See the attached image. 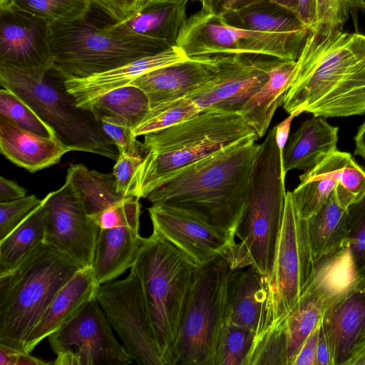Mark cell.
I'll return each instance as SVG.
<instances>
[{
    "label": "cell",
    "instance_id": "6f0895ef",
    "mask_svg": "<svg viewBox=\"0 0 365 365\" xmlns=\"http://www.w3.org/2000/svg\"><path fill=\"white\" fill-rule=\"evenodd\" d=\"M260 1L262 0H232L228 10H239Z\"/></svg>",
    "mask_w": 365,
    "mask_h": 365
},
{
    "label": "cell",
    "instance_id": "74e56055",
    "mask_svg": "<svg viewBox=\"0 0 365 365\" xmlns=\"http://www.w3.org/2000/svg\"><path fill=\"white\" fill-rule=\"evenodd\" d=\"M200 112L188 98L184 97L151 109L146 118L133 133L135 137L145 135L183 122Z\"/></svg>",
    "mask_w": 365,
    "mask_h": 365
},
{
    "label": "cell",
    "instance_id": "d6986e66",
    "mask_svg": "<svg viewBox=\"0 0 365 365\" xmlns=\"http://www.w3.org/2000/svg\"><path fill=\"white\" fill-rule=\"evenodd\" d=\"M233 55L190 57L148 72L129 85L147 96L150 110L186 97L215 77Z\"/></svg>",
    "mask_w": 365,
    "mask_h": 365
},
{
    "label": "cell",
    "instance_id": "52a82bcc",
    "mask_svg": "<svg viewBox=\"0 0 365 365\" xmlns=\"http://www.w3.org/2000/svg\"><path fill=\"white\" fill-rule=\"evenodd\" d=\"M64 81L53 66L40 69L0 66L1 88L27 103L68 152L91 153L116 160L118 148L91 111L76 104Z\"/></svg>",
    "mask_w": 365,
    "mask_h": 365
},
{
    "label": "cell",
    "instance_id": "6da1fadb",
    "mask_svg": "<svg viewBox=\"0 0 365 365\" xmlns=\"http://www.w3.org/2000/svg\"><path fill=\"white\" fill-rule=\"evenodd\" d=\"M296 61L283 103L289 114L329 118L365 113V34L312 30Z\"/></svg>",
    "mask_w": 365,
    "mask_h": 365
},
{
    "label": "cell",
    "instance_id": "5b68a950",
    "mask_svg": "<svg viewBox=\"0 0 365 365\" xmlns=\"http://www.w3.org/2000/svg\"><path fill=\"white\" fill-rule=\"evenodd\" d=\"M50 28L53 66L65 80L110 71L173 46L123 22L106 23L91 14V8L81 19Z\"/></svg>",
    "mask_w": 365,
    "mask_h": 365
},
{
    "label": "cell",
    "instance_id": "cb8c5ba5",
    "mask_svg": "<svg viewBox=\"0 0 365 365\" xmlns=\"http://www.w3.org/2000/svg\"><path fill=\"white\" fill-rule=\"evenodd\" d=\"M100 284L92 267L81 268L60 289L26 339L31 353L45 338L59 329L86 302L96 298Z\"/></svg>",
    "mask_w": 365,
    "mask_h": 365
},
{
    "label": "cell",
    "instance_id": "277c9868",
    "mask_svg": "<svg viewBox=\"0 0 365 365\" xmlns=\"http://www.w3.org/2000/svg\"><path fill=\"white\" fill-rule=\"evenodd\" d=\"M285 175L273 128L253 162L245 209L235 233L240 242L223 255L231 269L252 267L270 277L284 219Z\"/></svg>",
    "mask_w": 365,
    "mask_h": 365
},
{
    "label": "cell",
    "instance_id": "be15d7a7",
    "mask_svg": "<svg viewBox=\"0 0 365 365\" xmlns=\"http://www.w3.org/2000/svg\"><path fill=\"white\" fill-rule=\"evenodd\" d=\"M183 1H186L187 3H188L191 0H183Z\"/></svg>",
    "mask_w": 365,
    "mask_h": 365
},
{
    "label": "cell",
    "instance_id": "680465c9",
    "mask_svg": "<svg viewBox=\"0 0 365 365\" xmlns=\"http://www.w3.org/2000/svg\"><path fill=\"white\" fill-rule=\"evenodd\" d=\"M294 12L298 16V1L297 0H272Z\"/></svg>",
    "mask_w": 365,
    "mask_h": 365
},
{
    "label": "cell",
    "instance_id": "f6af8a7d",
    "mask_svg": "<svg viewBox=\"0 0 365 365\" xmlns=\"http://www.w3.org/2000/svg\"><path fill=\"white\" fill-rule=\"evenodd\" d=\"M143 158L119 153L113 168L117 191L124 197H128V191L135 173Z\"/></svg>",
    "mask_w": 365,
    "mask_h": 365
},
{
    "label": "cell",
    "instance_id": "2e32d148",
    "mask_svg": "<svg viewBox=\"0 0 365 365\" xmlns=\"http://www.w3.org/2000/svg\"><path fill=\"white\" fill-rule=\"evenodd\" d=\"M148 212L153 230L185 253L197 266L224 255L236 244L235 235L176 208L152 204Z\"/></svg>",
    "mask_w": 365,
    "mask_h": 365
},
{
    "label": "cell",
    "instance_id": "60d3db41",
    "mask_svg": "<svg viewBox=\"0 0 365 365\" xmlns=\"http://www.w3.org/2000/svg\"><path fill=\"white\" fill-rule=\"evenodd\" d=\"M354 0H316L314 29H342L350 14L357 11Z\"/></svg>",
    "mask_w": 365,
    "mask_h": 365
},
{
    "label": "cell",
    "instance_id": "ba28073f",
    "mask_svg": "<svg viewBox=\"0 0 365 365\" xmlns=\"http://www.w3.org/2000/svg\"><path fill=\"white\" fill-rule=\"evenodd\" d=\"M82 267L43 242L11 272L0 275V344L23 350L48 306Z\"/></svg>",
    "mask_w": 365,
    "mask_h": 365
},
{
    "label": "cell",
    "instance_id": "83f0119b",
    "mask_svg": "<svg viewBox=\"0 0 365 365\" xmlns=\"http://www.w3.org/2000/svg\"><path fill=\"white\" fill-rule=\"evenodd\" d=\"M337 150L312 170L299 176L300 183L292 192L299 216L308 219L317 213L338 185L350 157Z\"/></svg>",
    "mask_w": 365,
    "mask_h": 365
},
{
    "label": "cell",
    "instance_id": "681fc988",
    "mask_svg": "<svg viewBox=\"0 0 365 365\" xmlns=\"http://www.w3.org/2000/svg\"><path fill=\"white\" fill-rule=\"evenodd\" d=\"M27 190L15 182L0 177V202L12 201L26 196Z\"/></svg>",
    "mask_w": 365,
    "mask_h": 365
},
{
    "label": "cell",
    "instance_id": "8d00e7d4",
    "mask_svg": "<svg viewBox=\"0 0 365 365\" xmlns=\"http://www.w3.org/2000/svg\"><path fill=\"white\" fill-rule=\"evenodd\" d=\"M0 116L29 132L56 139L53 130L41 120L27 103L14 92L4 88L0 89Z\"/></svg>",
    "mask_w": 365,
    "mask_h": 365
},
{
    "label": "cell",
    "instance_id": "91938a15",
    "mask_svg": "<svg viewBox=\"0 0 365 365\" xmlns=\"http://www.w3.org/2000/svg\"><path fill=\"white\" fill-rule=\"evenodd\" d=\"M357 286L365 289V265L358 272Z\"/></svg>",
    "mask_w": 365,
    "mask_h": 365
},
{
    "label": "cell",
    "instance_id": "816d5d0a",
    "mask_svg": "<svg viewBox=\"0 0 365 365\" xmlns=\"http://www.w3.org/2000/svg\"><path fill=\"white\" fill-rule=\"evenodd\" d=\"M300 113L297 111L290 113L285 120L274 127L276 142L282 156L284 149L287 145L292 121Z\"/></svg>",
    "mask_w": 365,
    "mask_h": 365
},
{
    "label": "cell",
    "instance_id": "7a4b0ae2",
    "mask_svg": "<svg viewBox=\"0 0 365 365\" xmlns=\"http://www.w3.org/2000/svg\"><path fill=\"white\" fill-rule=\"evenodd\" d=\"M258 139L247 137L187 166L147 199L235 235L246 206L250 172L260 146Z\"/></svg>",
    "mask_w": 365,
    "mask_h": 365
},
{
    "label": "cell",
    "instance_id": "7c38bea8",
    "mask_svg": "<svg viewBox=\"0 0 365 365\" xmlns=\"http://www.w3.org/2000/svg\"><path fill=\"white\" fill-rule=\"evenodd\" d=\"M55 365H128L134 361L115 339L94 298L48 337Z\"/></svg>",
    "mask_w": 365,
    "mask_h": 365
},
{
    "label": "cell",
    "instance_id": "d6a6232c",
    "mask_svg": "<svg viewBox=\"0 0 365 365\" xmlns=\"http://www.w3.org/2000/svg\"><path fill=\"white\" fill-rule=\"evenodd\" d=\"M66 179L91 217L129 197L118 192L113 173H100L83 164H72L67 170Z\"/></svg>",
    "mask_w": 365,
    "mask_h": 365
},
{
    "label": "cell",
    "instance_id": "6125c7cd",
    "mask_svg": "<svg viewBox=\"0 0 365 365\" xmlns=\"http://www.w3.org/2000/svg\"><path fill=\"white\" fill-rule=\"evenodd\" d=\"M9 0H0V8L5 7L8 5Z\"/></svg>",
    "mask_w": 365,
    "mask_h": 365
},
{
    "label": "cell",
    "instance_id": "f5cc1de1",
    "mask_svg": "<svg viewBox=\"0 0 365 365\" xmlns=\"http://www.w3.org/2000/svg\"><path fill=\"white\" fill-rule=\"evenodd\" d=\"M316 365H331L329 346L321 324L317 342Z\"/></svg>",
    "mask_w": 365,
    "mask_h": 365
},
{
    "label": "cell",
    "instance_id": "db71d44e",
    "mask_svg": "<svg viewBox=\"0 0 365 365\" xmlns=\"http://www.w3.org/2000/svg\"><path fill=\"white\" fill-rule=\"evenodd\" d=\"M201 5L200 11L204 13L221 16L227 11L232 0H198Z\"/></svg>",
    "mask_w": 365,
    "mask_h": 365
},
{
    "label": "cell",
    "instance_id": "b9f144b4",
    "mask_svg": "<svg viewBox=\"0 0 365 365\" xmlns=\"http://www.w3.org/2000/svg\"><path fill=\"white\" fill-rule=\"evenodd\" d=\"M365 193V170L351 155L342 171L341 180L335 189L336 197L344 208L359 200Z\"/></svg>",
    "mask_w": 365,
    "mask_h": 365
},
{
    "label": "cell",
    "instance_id": "ee69618b",
    "mask_svg": "<svg viewBox=\"0 0 365 365\" xmlns=\"http://www.w3.org/2000/svg\"><path fill=\"white\" fill-rule=\"evenodd\" d=\"M98 122L104 133L118 148L119 153L144 158L146 153L143 149V143L137 140L133 130L106 121Z\"/></svg>",
    "mask_w": 365,
    "mask_h": 365
},
{
    "label": "cell",
    "instance_id": "9f6ffc18",
    "mask_svg": "<svg viewBox=\"0 0 365 365\" xmlns=\"http://www.w3.org/2000/svg\"><path fill=\"white\" fill-rule=\"evenodd\" d=\"M354 140L356 145L354 154L360 155L365 160V121L359 127Z\"/></svg>",
    "mask_w": 365,
    "mask_h": 365
},
{
    "label": "cell",
    "instance_id": "9a60e30c",
    "mask_svg": "<svg viewBox=\"0 0 365 365\" xmlns=\"http://www.w3.org/2000/svg\"><path fill=\"white\" fill-rule=\"evenodd\" d=\"M44 242L69 256L82 268L92 267L100 228L87 214L71 182L43 199Z\"/></svg>",
    "mask_w": 365,
    "mask_h": 365
},
{
    "label": "cell",
    "instance_id": "f546056e",
    "mask_svg": "<svg viewBox=\"0 0 365 365\" xmlns=\"http://www.w3.org/2000/svg\"><path fill=\"white\" fill-rule=\"evenodd\" d=\"M227 25L267 33L309 32L310 29L292 11L272 0H262L220 16Z\"/></svg>",
    "mask_w": 365,
    "mask_h": 365
},
{
    "label": "cell",
    "instance_id": "f1b7e54d",
    "mask_svg": "<svg viewBox=\"0 0 365 365\" xmlns=\"http://www.w3.org/2000/svg\"><path fill=\"white\" fill-rule=\"evenodd\" d=\"M183 0H143L135 14L124 21L135 32L175 46L186 22Z\"/></svg>",
    "mask_w": 365,
    "mask_h": 365
},
{
    "label": "cell",
    "instance_id": "e0dca14e",
    "mask_svg": "<svg viewBox=\"0 0 365 365\" xmlns=\"http://www.w3.org/2000/svg\"><path fill=\"white\" fill-rule=\"evenodd\" d=\"M0 66L20 69L51 67L50 24L12 6L0 8Z\"/></svg>",
    "mask_w": 365,
    "mask_h": 365
},
{
    "label": "cell",
    "instance_id": "f907efd6",
    "mask_svg": "<svg viewBox=\"0 0 365 365\" xmlns=\"http://www.w3.org/2000/svg\"><path fill=\"white\" fill-rule=\"evenodd\" d=\"M298 17L310 31L316 25V0H297Z\"/></svg>",
    "mask_w": 365,
    "mask_h": 365
},
{
    "label": "cell",
    "instance_id": "4316f807",
    "mask_svg": "<svg viewBox=\"0 0 365 365\" xmlns=\"http://www.w3.org/2000/svg\"><path fill=\"white\" fill-rule=\"evenodd\" d=\"M296 68V61L275 58L267 82L243 106L240 113L259 138L264 135L277 108L283 104Z\"/></svg>",
    "mask_w": 365,
    "mask_h": 365
},
{
    "label": "cell",
    "instance_id": "e575fe53",
    "mask_svg": "<svg viewBox=\"0 0 365 365\" xmlns=\"http://www.w3.org/2000/svg\"><path fill=\"white\" fill-rule=\"evenodd\" d=\"M256 339L252 330L226 322L217 338L213 365H248Z\"/></svg>",
    "mask_w": 365,
    "mask_h": 365
},
{
    "label": "cell",
    "instance_id": "7402d4cb",
    "mask_svg": "<svg viewBox=\"0 0 365 365\" xmlns=\"http://www.w3.org/2000/svg\"><path fill=\"white\" fill-rule=\"evenodd\" d=\"M331 365H346L365 328V289L357 286L332 304L322 322Z\"/></svg>",
    "mask_w": 365,
    "mask_h": 365
},
{
    "label": "cell",
    "instance_id": "8fae6325",
    "mask_svg": "<svg viewBox=\"0 0 365 365\" xmlns=\"http://www.w3.org/2000/svg\"><path fill=\"white\" fill-rule=\"evenodd\" d=\"M357 279V269L348 245L315 261L307 288L285 318L288 365H293L326 310L355 287Z\"/></svg>",
    "mask_w": 365,
    "mask_h": 365
},
{
    "label": "cell",
    "instance_id": "c3c4849f",
    "mask_svg": "<svg viewBox=\"0 0 365 365\" xmlns=\"http://www.w3.org/2000/svg\"><path fill=\"white\" fill-rule=\"evenodd\" d=\"M319 326L320 324L307 338L293 365H316Z\"/></svg>",
    "mask_w": 365,
    "mask_h": 365
},
{
    "label": "cell",
    "instance_id": "94428289",
    "mask_svg": "<svg viewBox=\"0 0 365 365\" xmlns=\"http://www.w3.org/2000/svg\"><path fill=\"white\" fill-rule=\"evenodd\" d=\"M358 9H365V0H354Z\"/></svg>",
    "mask_w": 365,
    "mask_h": 365
},
{
    "label": "cell",
    "instance_id": "3957f363",
    "mask_svg": "<svg viewBox=\"0 0 365 365\" xmlns=\"http://www.w3.org/2000/svg\"><path fill=\"white\" fill-rule=\"evenodd\" d=\"M257 136L240 113L210 108L144 135L146 153L128 196L147 198L179 170L247 137Z\"/></svg>",
    "mask_w": 365,
    "mask_h": 365
},
{
    "label": "cell",
    "instance_id": "603a6c76",
    "mask_svg": "<svg viewBox=\"0 0 365 365\" xmlns=\"http://www.w3.org/2000/svg\"><path fill=\"white\" fill-rule=\"evenodd\" d=\"M140 211L115 227L100 229L92 264L100 284L114 280L130 269L143 237L139 235Z\"/></svg>",
    "mask_w": 365,
    "mask_h": 365
},
{
    "label": "cell",
    "instance_id": "ab89813d",
    "mask_svg": "<svg viewBox=\"0 0 365 365\" xmlns=\"http://www.w3.org/2000/svg\"><path fill=\"white\" fill-rule=\"evenodd\" d=\"M347 210V245L359 272L365 265V193Z\"/></svg>",
    "mask_w": 365,
    "mask_h": 365
},
{
    "label": "cell",
    "instance_id": "d4e9b609",
    "mask_svg": "<svg viewBox=\"0 0 365 365\" xmlns=\"http://www.w3.org/2000/svg\"><path fill=\"white\" fill-rule=\"evenodd\" d=\"M338 128L322 117L305 120L291 135L282 154L284 173L309 172L336 152Z\"/></svg>",
    "mask_w": 365,
    "mask_h": 365
},
{
    "label": "cell",
    "instance_id": "44dd1931",
    "mask_svg": "<svg viewBox=\"0 0 365 365\" xmlns=\"http://www.w3.org/2000/svg\"><path fill=\"white\" fill-rule=\"evenodd\" d=\"M187 57L176 46L158 53L140 58L110 71L83 78L65 80L66 90L83 108L103 94L129 85L139 76L151 71L177 63Z\"/></svg>",
    "mask_w": 365,
    "mask_h": 365
},
{
    "label": "cell",
    "instance_id": "11a10c76",
    "mask_svg": "<svg viewBox=\"0 0 365 365\" xmlns=\"http://www.w3.org/2000/svg\"><path fill=\"white\" fill-rule=\"evenodd\" d=\"M346 365H365V328Z\"/></svg>",
    "mask_w": 365,
    "mask_h": 365
},
{
    "label": "cell",
    "instance_id": "836d02e7",
    "mask_svg": "<svg viewBox=\"0 0 365 365\" xmlns=\"http://www.w3.org/2000/svg\"><path fill=\"white\" fill-rule=\"evenodd\" d=\"M43 200L19 226L0 241V275L14 269L37 247L44 242Z\"/></svg>",
    "mask_w": 365,
    "mask_h": 365
},
{
    "label": "cell",
    "instance_id": "4fadbf2b",
    "mask_svg": "<svg viewBox=\"0 0 365 365\" xmlns=\"http://www.w3.org/2000/svg\"><path fill=\"white\" fill-rule=\"evenodd\" d=\"M315 262L308 237L307 220L287 192L284 219L272 274L269 277L273 324L287 317L307 288Z\"/></svg>",
    "mask_w": 365,
    "mask_h": 365
},
{
    "label": "cell",
    "instance_id": "ac0fdd59",
    "mask_svg": "<svg viewBox=\"0 0 365 365\" xmlns=\"http://www.w3.org/2000/svg\"><path fill=\"white\" fill-rule=\"evenodd\" d=\"M273 61L233 55L215 77L185 98L200 111L217 108L240 113L247 100L268 80Z\"/></svg>",
    "mask_w": 365,
    "mask_h": 365
},
{
    "label": "cell",
    "instance_id": "bcb514c9",
    "mask_svg": "<svg viewBox=\"0 0 365 365\" xmlns=\"http://www.w3.org/2000/svg\"><path fill=\"white\" fill-rule=\"evenodd\" d=\"M101 12L115 22H124L137 11L143 0H89Z\"/></svg>",
    "mask_w": 365,
    "mask_h": 365
},
{
    "label": "cell",
    "instance_id": "1f68e13d",
    "mask_svg": "<svg viewBox=\"0 0 365 365\" xmlns=\"http://www.w3.org/2000/svg\"><path fill=\"white\" fill-rule=\"evenodd\" d=\"M347 210L339 204L334 190L319 210L307 219L314 262L348 245Z\"/></svg>",
    "mask_w": 365,
    "mask_h": 365
},
{
    "label": "cell",
    "instance_id": "7bdbcfd3",
    "mask_svg": "<svg viewBox=\"0 0 365 365\" xmlns=\"http://www.w3.org/2000/svg\"><path fill=\"white\" fill-rule=\"evenodd\" d=\"M31 195L12 201L0 202V241L6 237L42 202Z\"/></svg>",
    "mask_w": 365,
    "mask_h": 365
},
{
    "label": "cell",
    "instance_id": "4dcf8cb0",
    "mask_svg": "<svg viewBox=\"0 0 365 365\" xmlns=\"http://www.w3.org/2000/svg\"><path fill=\"white\" fill-rule=\"evenodd\" d=\"M85 109L90 110L98 121L124 126L138 127L150 111L145 93L139 88L127 85L98 97Z\"/></svg>",
    "mask_w": 365,
    "mask_h": 365
},
{
    "label": "cell",
    "instance_id": "5bb4252c",
    "mask_svg": "<svg viewBox=\"0 0 365 365\" xmlns=\"http://www.w3.org/2000/svg\"><path fill=\"white\" fill-rule=\"evenodd\" d=\"M96 299L133 360L163 365L150 324L139 279L130 269L120 280L101 284Z\"/></svg>",
    "mask_w": 365,
    "mask_h": 365
},
{
    "label": "cell",
    "instance_id": "8992f818",
    "mask_svg": "<svg viewBox=\"0 0 365 365\" xmlns=\"http://www.w3.org/2000/svg\"><path fill=\"white\" fill-rule=\"evenodd\" d=\"M197 265L155 231L143 238L130 268L138 276L163 365L175 364L182 317Z\"/></svg>",
    "mask_w": 365,
    "mask_h": 365
},
{
    "label": "cell",
    "instance_id": "d590c367",
    "mask_svg": "<svg viewBox=\"0 0 365 365\" xmlns=\"http://www.w3.org/2000/svg\"><path fill=\"white\" fill-rule=\"evenodd\" d=\"M91 6L89 0H9L6 6L24 11L52 25L68 24L81 19L88 13Z\"/></svg>",
    "mask_w": 365,
    "mask_h": 365
},
{
    "label": "cell",
    "instance_id": "9c48e42d",
    "mask_svg": "<svg viewBox=\"0 0 365 365\" xmlns=\"http://www.w3.org/2000/svg\"><path fill=\"white\" fill-rule=\"evenodd\" d=\"M231 270L223 255L197 266L182 317L174 365H213L217 338L227 321Z\"/></svg>",
    "mask_w": 365,
    "mask_h": 365
},
{
    "label": "cell",
    "instance_id": "484cf974",
    "mask_svg": "<svg viewBox=\"0 0 365 365\" xmlns=\"http://www.w3.org/2000/svg\"><path fill=\"white\" fill-rule=\"evenodd\" d=\"M0 150L8 160L30 173L58 164L68 152L57 140L21 128L2 116Z\"/></svg>",
    "mask_w": 365,
    "mask_h": 365
},
{
    "label": "cell",
    "instance_id": "f35d334b",
    "mask_svg": "<svg viewBox=\"0 0 365 365\" xmlns=\"http://www.w3.org/2000/svg\"><path fill=\"white\" fill-rule=\"evenodd\" d=\"M248 365H288L285 319L273 324L256 341Z\"/></svg>",
    "mask_w": 365,
    "mask_h": 365
},
{
    "label": "cell",
    "instance_id": "7dc6e473",
    "mask_svg": "<svg viewBox=\"0 0 365 365\" xmlns=\"http://www.w3.org/2000/svg\"><path fill=\"white\" fill-rule=\"evenodd\" d=\"M52 364L34 357L25 351L0 344V365H46Z\"/></svg>",
    "mask_w": 365,
    "mask_h": 365
},
{
    "label": "cell",
    "instance_id": "30bf717a",
    "mask_svg": "<svg viewBox=\"0 0 365 365\" xmlns=\"http://www.w3.org/2000/svg\"><path fill=\"white\" fill-rule=\"evenodd\" d=\"M309 33L239 29L227 25L220 16L200 11L187 18L175 46L189 58L239 54L297 61Z\"/></svg>",
    "mask_w": 365,
    "mask_h": 365
},
{
    "label": "cell",
    "instance_id": "ffe728a7",
    "mask_svg": "<svg viewBox=\"0 0 365 365\" xmlns=\"http://www.w3.org/2000/svg\"><path fill=\"white\" fill-rule=\"evenodd\" d=\"M270 291L269 278L253 267L232 269L226 322L252 330L258 340L273 325Z\"/></svg>",
    "mask_w": 365,
    "mask_h": 365
}]
</instances>
